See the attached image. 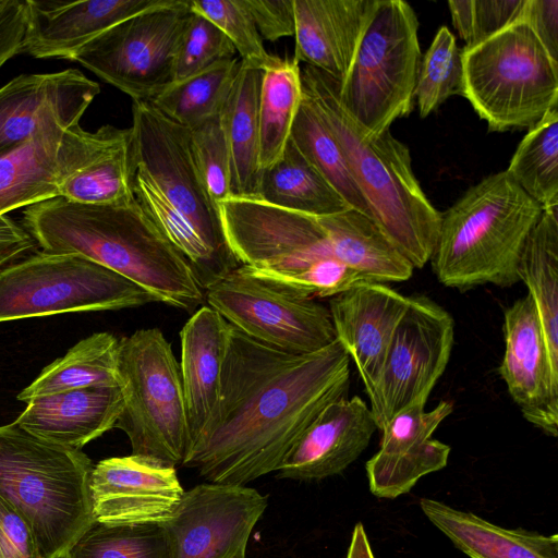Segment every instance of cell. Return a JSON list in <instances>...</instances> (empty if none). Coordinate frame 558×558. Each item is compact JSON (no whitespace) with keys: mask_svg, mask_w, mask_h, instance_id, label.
Instances as JSON below:
<instances>
[{"mask_svg":"<svg viewBox=\"0 0 558 558\" xmlns=\"http://www.w3.org/2000/svg\"><path fill=\"white\" fill-rule=\"evenodd\" d=\"M350 360L338 340L294 354L229 324L218 405L182 465L230 485L277 471L317 415L348 396Z\"/></svg>","mask_w":558,"mask_h":558,"instance_id":"cell-1","label":"cell"},{"mask_svg":"<svg viewBox=\"0 0 558 558\" xmlns=\"http://www.w3.org/2000/svg\"><path fill=\"white\" fill-rule=\"evenodd\" d=\"M23 225L44 251L88 258L157 302L187 312L205 302V290L187 260L136 199L90 205L57 197L26 207Z\"/></svg>","mask_w":558,"mask_h":558,"instance_id":"cell-2","label":"cell"},{"mask_svg":"<svg viewBox=\"0 0 558 558\" xmlns=\"http://www.w3.org/2000/svg\"><path fill=\"white\" fill-rule=\"evenodd\" d=\"M132 116L135 199L206 290L240 264L193 161L189 130L148 101H133Z\"/></svg>","mask_w":558,"mask_h":558,"instance_id":"cell-3","label":"cell"},{"mask_svg":"<svg viewBox=\"0 0 558 558\" xmlns=\"http://www.w3.org/2000/svg\"><path fill=\"white\" fill-rule=\"evenodd\" d=\"M301 80L338 142L373 220L414 268H422L433 255L441 214L422 190L409 148L390 130L368 136L343 107L339 83L328 74L304 65Z\"/></svg>","mask_w":558,"mask_h":558,"instance_id":"cell-4","label":"cell"},{"mask_svg":"<svg viewBox=\"0 0 558 558\" xmlns=\"http://www.w3.org/2000/svg\"><path fill=\"white\" fill-rule=\"evenodd\" d=\"M543 208L501 171L471 186L441 214L432 268L445 287L466 291L518 283V266Z\"/></svg>","mask_w":558,"mask_h":558,"instance_id":"cell-5","label":"cell"},{"mask_svg":"<svg viewBox=\"0 0 558 558\" xmlns=\"http://www.w3.org/2000/svg\"><path fill=\"white\" fill-rule=\"evenodd\" d=\"M92 460L15 422L0 426V495L25 519L43 558H61L93 523Z\"/></svg>","mask_w":558,"mask_h":558,"instance_id":"cell-6","label":"cell"},{"mask_svg":"<svg viewBox=\"0 0 558 558\" xmlns=\"http://www.w3.org/2000/svg\"><path fill=\"white\" fill-rule=\"evenodd\" d=\"M462 51V96L489 131L531 129L558 107V61L523 20Z\"/></svg>","mask_w":558,"mask_h":558,"instance_id":"cell-7","label":"cell"},{"mask_svg":"<svg viewBox=\"0 0 558 558\" xmlns=\"http://www.w3.org/2000/svg\"><path fill=\"white\" fill-rule=\"evenodd\" d=\"M422 60L418 20L403 0H375L339 97L368 136L413 109Z\"/></svg>","mask_w":558,"mask_h":558,"instance_id":"cell-8","label":"cell"},{"mask_svg":"<svg viewBox=\"0 0 558 558\" xmlns=\"http://www.w3.org/2000/svg\"><path fill=\"white\" fill-rule=\"evenodd\" d=\"M118 373L124 407L116 426L132 454L177 466L190 451L180 365L159 328L119 339Z\"/></svg>","mask_w":558,"mask_h":558,"instance_id":"cell-9","label":"cell"},{"mask_svg":"<svg viewBox=\"0 0 558 558\" xmlns=\"http://www.w3.org/2000/svg\"><path fill=\"white\" fill-rule=\"evenodd\" d=\"M151 302L145 289L77 254L43 251L0 269V323Z\"/></svg>","mask_w":558,"mask_h":558,"instance_id":"cell-10","label":"cell"},{"mask_svg":"<svg viewBox=\"0 0 558 558\" xmlns=\"http://www.w3.org/2000/svg\"><path fill=\"white\" fill-rule=\"evenodd\" d=\"M190 13V0H173L131 16L90 40L71 61L133 101H150L172 82L175 54Z\"/></svg>","mask_w":558,"mask_h":558,"instance_id":"cell-11","label":"cell"},{"mask_svg":"<svg viewBox=\"0 0 558 558\" xmlns=\"http://www.w3.org/2000/svg\"><path fill=\"white\" fill-rule=\"evenodd\" d=\"M205 302L247 337L280 351L307 354L337 340L326 306L240 266L205 290Z\"/></svg>","mask_w":558,"mask_h":558,"instance_id":"cell-12","label":"cell"},{"mask_svg":"<svg viewBox=\"0 0 558 558\" xmlns=\"http://www.w3.org/2000/svg\"><path fill=\"white\" fill-rule=\"evenodd\" d=\"M453 341L452 316L425 295L410 298L378 379L367 395L378 429L401 410L426 403L448 365Z\"/></svg>","mask_w":558,"mask_h":558,"instance_id":"cell-13","label":"cell"},{"mask_svg":"<svg viewBox=\"0 0 558 558\" xmlns=\"http://www.w3.org/2000/svg\"><path fill=\"white\" fill-rule=\"evenodd\" d=\"M267 497L244 485L206 483L184 492L168 520L174 558H245Z\"/></svg>","mask_w":558,"mask_h":558,"instance_id":"cell-14","label":"cell"},{"mask_svg":"<svg viewBox=\"0 0 558 558\" xmlns=\"http://www.w3.org/2000/svg\"><path fill=\"white\" fill-rule=\"evenodd\" d=\"M119 131L109 124L95 132L81 124L56 125L1 151L0 215L60 197L62 182Z\"/></svg>","mask_w":558,"mask_h":558,"instance_id":"cell-15","label":"cell"},{"mask_svg":"<svg viewBox=\"0 0 558 558\" xmlns=\"http://www.w3.org/2000/svg\"><path fill=\"white\" fill-rule=\"evenodd\" d=\"M89 488L95 522L107 525L161 524L184 493L174 466L138 454L99 461Z\"/></svg>","mask_w":558,"mask_h":558,"instance_id":"cell-16","label":"cell"},{"mask_svg":"<svg viewBox=\"0 0 558 558\" xmlns=\"http://www.w3.org/2000/svg\"><path fill=\"white\" fill-rule=\"evenodd\" d=\"M505 352L499 374L523 417L556 437L558 376L554 375L532 298L514 301L504 313Z\"/></svg>","mask_w":558,"mask_h":558,"instance_id":"cell-17","label":"cell"},{"mask_svg":"<svg viewBox=\"0 0 558 558\" xmlns=\"http://www.w3.org/2000/svg\"><path fill=\"white\" fill-rule=\"evenodd\" d=\"M99 84L76 69L21 74L0 87V153L38 132L80 121Z\"/></svg>","mask_w":558,"mask_h":558,"instance_id":"cell-18","label":"cell"},{"mask_svg":"<svg viewBox=\"0 0 558 558\" xmlns=\"http://www.w3.org/2000/svg\"><path fill=\"white\" fill-rule=\"evenodd\" d=\"M414 403L398 412L381 429L379 450L366 462L368 486L378 498L395 499L409 493L423 476L447 465L450 447L432 434L453 410L441 400L424 411Z\"/></svg>","mask_w":558,"mask_h":558,"instance_id":"cell-19","label":"cell"},{"mask_svg":"<svg viewBox=\"0 0 558 558\" xmlns=\"http://www.w3.org/2000/svg\"><path fill=\"white\" fill-rule=\"evenodd\" d=\"M26 25L22 52L37 59L72 60L105 31L173 0H24Z\"/></svg>","mask_w":558,"mask_h":558,"instance_id":"cell-20","label":"cell"},{"mask_svg":"<svg viewBox=\"0 0 558 558\" xmlns=\"http://www.w3.org/2000/svg\"><path fill=\"white\" fill-rule=\"evenodd\" d=\"M409 304L410 298L381 282H363L330 298L336 339L353 360L367 395Z\"/></svg>","mask_w":558,"mask_h":558,"instance_id":"cell-21","label":"cell"},{"mask_svg":"<svg viewBox=\"0 0 558 558\" xmlns=\"http://www.w3.org/2000/svg\"><path fill=\"white\" fill-rule=\"evenodd\" d=\"M377 429L357 396L328 404L301 434L277 469L278 477L323 480L343 472L367 448Z\"/></svg>","mask_w":558,"mask_h":558,"instance_id":"cell-22","label":"cell"},{"mask_svg":"<svg viewBox=\"0 0 558 558\" xmlns=\"http://www.w3.org/2000/svg\"><path fill=\"white\" fill-rule=\"evenodd\" d=\"M374 2L294 0V59L341 84L352 65Z\"/></svg>","mask_w":558,"mask_h":558,"instance_id":"cell-23","label":"cell"},{"mask_svg":"<svg viewBox=\"0 0 558 558\" xmlns=\"http://www.w3.org/2000/svg\"><path fill=\"white\" fill-rule=\"evenodd\" d=\"M123 407L120 387L85 388L36 397L14 422L43 440L82 449L116 426Z\"/></svg>","mask_w":558,"mask_h":558,"instance_id":"cell-24","label":"cell"},{"mask_svg":"<svg viewBox=\"0 0 558 558\" xmlns=\"http://www.w3.org/2000/svg\"><path fill=\"white\" fill-rule=\"evenodd\" d=\"M228 330L229 323L217 311L202 305L180 331L179 365L190 450L218 405Z\"/></svg>","mask_w":558,"mask_h":558,"instance_id":"cell-25","label":"cell"},{"mask_svg":"<svg viewBox=\"0 0 558 558\" xmlns=\"http://www.w3.org/2000/svg\"><path fill=\"white\" fill-rule=\"evenodd\" d=\"M420 507L430 523L470 558H558L557 534L504 529L430 498H422Z\"/></svg>","mask_w":558,"mask_h":558,"instance_id":"cell-26","label":"cell"},{"mask_svg":"<svg viewBox=\"0 0 558 558\" xmlns=\"http://www.w3.org/2000/svg\"><path fill=\"white\" fill-rule=\"evenodd\" d=\"M330 254L373 282L405 281L414 267L366 215L349 208L318 217Z\"/></svg>","mask_w":558,"mask_h":558,"instance_id":"cell-27","label":"cell"},{"mask_svg":"<svg viewBox=\"0 0 558 558\" xmlns=\"http://www.w3.org/2000/svg\"><path fill=\"white\" fill-rule=\"evenodd\" d=\"M263 70L241 63L220 111L235 197L257 198L262 172L258 162V100Z\"/></svg>","mask_w":558,"mask_h":558,"instance_id":"cell-28","label":"cell"},{"mask_svg":"<svg viewBox=\"0 0 558 558\" xmlns=\"http://www.w3.org/2000/svg\"><path fill=\"white\" fill-rule=\"evenodd\" d=\"M518 275L534 302L550 368L558 376V205L543 209L524 244Z\"/></svg>","mask_w":558,"mask_h":558,"instance_id":"cell-29","label":"cell"},{"mask_svg":"<svg viewBox=\"0 0 558 558\" xmlns=\"http://www.w3.org/2000/svg\"><path fill=\"white\" fill-rule=\"evenodd\" d=\"M118 359L119 339L110 332L93 333L46 366L17 395V400L27 402L70 390L120 387Z\"/></svg>","mask_w":558,"mask_h":558,"instance_id":"cell-30","label":"cell"},{"mask_svg":"<svg viewBox=\"0 0 558 558\" xmlns=\"http://www.w3.org/2000/svg\"><path fill=\"white\" fill-rule=\"evenodd\" d=\"M257 198L317 217L350 208L291 140L281 157L262 170Z\"/></svg>","mask_w":558,"mask_h":558,"instance_id":"cell-31","label":"cell"},{"mask_svg":"<svg viewBox=\"0 0 558 558\" xmlns=\"http://www.w3.org/2000/svg\"><path fill=\"white\" fill-rule=\"evenodd\" d=\"M132 130L118 134L60 186V197L70 202L105 205L135 199Z\"/></svg>","mask_w":558,"mask_h":558,"instance_id":"cell-32","label":"cell"},{"mask_svg":"<svg viewBox=\"0 0 558 558\" xmlns=\"http://www.w3.org/2000/svg\"><path fill=\"white\" fill-rule=\"evenodd\" d=\"M303 98L300 63L281 59L263 71L258 100L260 170L283 154Z\"/></svg>","mask_w":558,"mask_h":558,"instance_id":"cell-33","label":"cell"},{"mask_svg":"<svg viewBox=\"0 0 558 558\" xmlns=\"http://www.w3.org/2000/svg\"><path fill=\"white\" fill-rule=\"evenodd\" d=\"M240 68L236 57L219 62L170 83L148 102L173 123L190 129L220 113Z\"/></svg>","mask_w":558,"mask_h":558,"instance_id":"cell-34","label":"cell"},{"mask_svg":"<svg viewBox=\"0 0 558 558\" xmlns=\"http://www.w3.org/2000/svg\"><path fill=\"white\" fill-rule=\"evenodd\" d=\"M290 140L350 208L373 219L369 205L355 183L338 142L304 92Z\"/></svg>","mask_w":558,"mask_h":558,"instance_id":"cell-35","label":"cell"},{"mask_svg":"<svg viewBox=\"0 0 558 558\" xmlns=\"http://www.w3.org/2000/svg\"><path fill=\"white\" fill-rule=\"evenodd\" d=\"M506 171L543 209L558 205V107L529 129Z\"/></svg>","mask_w":558,"mask_h":558,"instance_id":"cell-36","label":"cell"},{"mask_svg":"<svg viewBox=\"0 0 558 558\" xmlns=\"http://www.w3.org/2000/svg\"><path fill=\"white\" fill-rule=\"evenodd\" d=\"M61 558H174L160 524L93 523Z\"/></svg>","mask_w":558,"mask_h":558,"instance_id":"cell-37","label":"cell"},{"mask_svg":"<svg viewBox=\"0 0 558 558\" xmlns=\"http://www.w3.org/2000/svg\"><path fill=\"white\" fill-rule=\"evenodd\" d=\"M463 93V51L452 33L441 26L422 57L415 99L418 112L426 118L442 102Z\"/></svg>","mask_w":558,"mask_h":558,"instance_id":"cell-38","label":"cell"},{"mask_svg":"<svg viewBox=\"0 0 558 558\" xmlns=\"http://www.w3.org/2000/svg\"><path fill=\"white\" fill-rule=\"evenodd\" d=\"M190 5L228 37L243 65L264 71L280 60L267 52L243 0H193Z\"/></svg>","mask_w":558,"mask_h":558,"instance_id":"cell-39","label":"cell"},{"mask_svg":"<svg viewBox=\"0 0 558 558\" xmlns=\"http://www.w3.org/2000/svg\"><path fill=\"white\" fill-rule=\"evenodd\" d=\"M187 130L193 161L208 195L218 206L233 196L230 156L220 113Z\"/></svg>","mask_w":558,"mask_h":558,"instance_id":"cell-40","label":"cell"},{"mask_svg":"<svg viewBox=\"0 0 558 558\" xmlns=\"http://www.w3.org/2000/svg\"><path fill=\"white\" fill-rule=\"evenodd\" d=\"M235 53L231 41L213 22L191 10L175 54L172 82L234 59Z\"/></svg>","mask_w":558,"mask_h":558,"instance_id":"cell-41","label":"cell"},{"mask_svg":"<svg viewBox=\"0 0 558 558\" xmlns=\"http://www.w3.org/2000/svg\"><path fill=\"white\" fill-rule=\"evenodd\" d=\"M525 0H451L453 26L465 47L480 44L520 20Z\"/></svg>","mask_w":558,"mask_h":558,"instance_id":"cell-42","label":"cell"},{"mask_svg":"<svg viewBox=\"0 0 558 558\" xmlns=\"http://www.w3.org/2000/svg\"><path fill=\"white\" fill-rule=\"evenodd\" d=\"M0 558H43L27 522L1 495Z\"/></svg>","mask_w":558,"mask_h":558,"instance_id":"cell-43","label":"cell"},{"mask_svg":"<svg viewBox=\"0 0 558 558\" xmlns=\"http://www.w3.org/2000/svg\"><path fill=\"white\" fill-rule=\"evenodd\" d=\"M260 37L277 41L294 36V0H243Z\"/></svg>","mask_w":558,"mask_h":558,"instance_id":"cell-44","label":"cell"},{"mask_svg":"<svg viewBox=\"0 0 558 558\" xmlns=\"http://www.w3.org/2000/svg\"><path fill=\"white\" fill-rule=\"evenodd\" d=\"M520 19L529 24L550 57L558 61V0H525Z\"/></svg>","mask_w":558,"mask_h":558,"instance_id":"cell-45","label":"cell"},{"mask_svg":"<svg viewBox=\"0 0 558 558\" xmlns=\"http://www.w3.org/2000/svg\"><path fill=\"white\" fill-rule=\"evenodd\" d=\"M25 25V1L4 0L0 8V68L22 52Z\"/></svg>","mask_w":558,"mask_h":558,"instance_id":"cell-46","label":"cell"},{"mask_svg":"<svg viewBox=\"0 0 558 558\" xmlns=\"http://www.w3.org/2000/svg\"><path fill=\"white\" fill-rule=\"evenodd\" d=\"M34 239L7 215H0V269L31 251Z\"/></svg>","mask_w":558,"mask_h":558,"instance_id":"cell-47","label":"cell"},{"mask_svg":"<svg viewBox=\"0 0 558 558\" xmlns=\"http://www.w3.org/2000/svg\"><path fill=\"white\" fill-rule=\"evenodd\" d=\"M347 558H375L364 525L361 522L354 525Z\"/></svg>","mask_w":558,"mask_h":558,"instance_id":"cell-48","label":"cell"},{"mask_svg":"<svg viewBox=\"0 0 558 558\" xmlns=\"http://www.w3.org/2000/svg\"><path fill=\"white\" fill-rule=\"evenodd\" d=\"M3 3H4V0H0V8L2 7Z\"/></svg>","mask_w":558,"mask_h":558,"instance_id":"cell-49","label":"cell"}]
</instances>
